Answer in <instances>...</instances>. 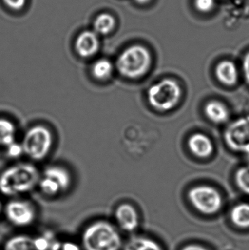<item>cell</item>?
<instances>
[{"instance_id":"83f0119b","label":"cell","mask_w":249,"mask_h":250,"mask_svg":"<svg viewBox=\"0 0 249 250\" xmlns=\"http://www.w3.org/2000/svg\"><path fill=\"white\" fill-rule=\"evenodd\" d=\"M139 4H146V3L149 2L151 0H135Z\"/></svg>"},{"instance_id":"e0dca14e","label":"cell","mask_w":249,"mask_h":250,"mask_svg":"<svg viewBox=\"0 0 249 250\" xmlns=\"http://www.w3.org/2000/svg\"><path fill=\"white\" fill-rule=\"evenodd\" d=\"M124 250H163L159 244L156 241L145 237V236H134L130 239Z\"/></svg>"},{"instance_id":"cb8c5ba5","label":"cell","mask_w":249,"mask_h":250,"mask_svg":"<svg viewBox=\"0 0 249 250\" xmlns=\"http://www.w3.org/2000/svg\"><path fill=\"white\" fill-rule=\"evenodd\" d=\"M194 4L199 11L206 13L213 8L215 0H194Z\"/></svg>"},{"instance_id":"3957f363","label":"cell","mask_w":249,"mask_h":250,"mask_svg":"<svg viewBox=\"0 0 249 250\" xmlns=\"http://www.w3.org/2000/svg\"><path fill=\"white\" fill-rule=\"evenodd\" d=\"M152 63V55L147 48L140 45H132L117 59L116 68L124 77L137 79L148 73Z\"/></svg>"},{"instance_id":"7c38bea8","label":"cell","mask_w":249,"mask_h":250,"mask_svg":"<svg viewBox=\"0 0 249 250\" xmlns=\"http://www.w3.org/2000/svg\"><path fill=\"white\" fill-rule=\"evenodd\" d=\"M99 47V39L95 32L84 31L77 37L76 41V52L80 57L87 58L95 55Z\"/></svg>"},{"instance_id":"d4e9b609","label":"cell","mask_w":249,"mask_h":250,"mask_svg":"<svg viewBox=\"0 0 249 250\" xmlns=\"http://www.w3.org/2000/svg\"><path fill=\"white\" fill-rule=\"evenodd\" d=\"M10 8L19 10L24 6L26 0H3Z\"/></svg>"},{"instance_id":"ffe728a7","label":"cell","mask_w":249,"mask_h":250,"mask_svg":"<svg viewBox=\"0 0 249 250\" xmlns=\"http://www.w3.org/2000/svg\"><path fill=\"white\" fill-rule=\"evenodd\" d=\"M115 25V19L111 15L108 13H102L95 19L94 27L96 33L107 35L114 29Z\"/></svg>"},{"instance_id":"ac0fdd59","label":"cell","mask_w":249,"mask_h":250,"mask_svg":"<svg viewBox=\"0 0 249 250\" xmlns=\"http://www.w3.org/2000/svg\"><path fill=\"white\" fill-rule=\"evenodd\" d=\"M16 129L10 120L0 119V146H8L16 141Z\"/></svg>"},{"instance_id":"4fadbf2b","label":"cell","mask_w":249,"mask_h":250,"mask_svg":"<svg viewBox=\"0 0 249 250\" xmlns=\"http://www.w3.org/2000/svg\"><path fill=\"white\" fill-rule=\"evenodd\" d=\"M190 151L199 158H207L213 154V144L211 140L203 133H194L188 140Z\"/></svg>"},{"instance_id":"5bb4252c","label":"cell","mask_w":249,"mask_h":250,"mask_svg":"<svg viewBox=\"0 0 249 250\" xmlns=\"http://www.w3.org/2000/svg\"><path fill=\"white\" fill-rule=\"evenodd\" d=\"M216 76L225 86H235L238 81V70L235 63L229 60L221 62L216 66Z\"/></svg>"},{"instance_id":"8992f818","label":"cell","mask_w":249,"mask_h":250,"mask_svg":"<svg viewBox=\"0 0 249 250\" xmlns=\"http://www.w3.org/2000/svg\"><path fill=\"white\" fill-rule=\"evenodd\" d=\"M189 201L192 207L205 215H213L222 209L223 199L220 192L208 185L192 188L188 192Z\"/></svg>"},{"instance_id":"484cf974","label":"cell","mask_w":249,"mask_h":250,"mask_svg":"<svg viewBox=\"0 0 249 250\" xmlns=\"http://www.w3.org/2000/svg\"><path fill=\"white\" fill-rule=\"evenodd\" d=\"M243 71L244 77L249 85V52L246 54L243 61Z\"/></svg>"},{"instance_id":"52a82bcc","label":"cell","mask_w":249,"mask_h":250,"mask_svg":"<svg viewBox=\"0 0 249 250\" xmlns=\"http://www.w3.org/2000/svg\"><path fill=\"white\" fill-rule=\"evenodd\" d=\"M71 182V176L67 169L61 166H52L44 170L39 186L45 195L54 197L67 190Z\"/></svg>"},{"instance_id":"603a6c76","label":"cell","mask_w":249,"mask_h":250,"mask_svg":"<svg viewBox=\"0 0 249 250\" xmlns=\"http://www.w3.org/2000/svg\"><path fill=\"white\" fill-rule=\"evenodd\" d=\"M7 154L11 158H19L22 154H24L23 146L20 143L13 142L7 146Z\"/></svg>"},{"instance_id":"9a60e30c","label":"cell","mask_w":249,"mask_h":250,"mask_svg":"<svg viewBox=\"0 0 249 250\" xmlns=\"http://www.w3.org/2000/svg\"><path fill=\"white\" fill-rule=\"evenodd\" d=\"M205 114L206 117L216 124H222L226 123L230 117L228 107L219 102L211 101L208 103L205 106Z\"/></svg>"},{"instance_id":"277c9868","label":"cell","mask_w":249,"mask_h":250,"mask_svg":"<svg viewBox=\"0 0 249 250\" xmlns=\"http://www.w3.org/2000/svg\"><path fill=\"white\" fill-rule=\"evenodd\" d=\"M179 83L172 79H165L152 85L147 92V100L152 108L159 111L173 109L181 98Z\"/></svg>"},{"instance_id":"2e32d148","label":"cell","mask_w":249,"mask_h":250,"mask_svg":"<svg viewBox=\"0 0 249 250\" xmlns=\"http://www.w3.org/2000/svg\"><path fill=\"white\" fill-rule=\"evenodd\" d=\"M232 223L241 229L249 228V204L242 203L235 206L231 210Z\"/></svg>"},{"instance_id":"30bf717a","label":"cell","mask_w":249,"mask_h":250,"mask_svg":"<svg viewBox=\"0 0 249 250\" xmlns=\"http://www.w3.org/2000/svg\"><path fill=\"white\" fill-rule=\"evenodd\" d=\"M54 241L49 233L38 236L16 235L6 241L4 250H50Z\"/></svg>"},{"instance_id":"d6986e66","label":"cell","mask_w":249,"mask_h":250,"mask_svg":"<svg viewBox=\"0 0 249 250\" xmlns=\"http://www.w3.org/2000/svg\"><path fill=\"white\" fill-rule=\"evenodd\" d=\"M114 65L111 61L106 59H100L94 63L92 67V73L96 80H108L113 74Z\"/></svg>"},{"instance_id":"4316f807","label":"cell","mask_w":249,"mask_h":250,"mask_svg":"<svg viewBox=\"0 0 249 250\" xmlns=\"http://www.w3.org/2000/svg\"><path fill=\"white\" fill-rule=\"evenodd\" d=\"M181 250H209L207 248L198 245H189L184 247Z\"/></svg>"},{"instance_id":"9c48e42d","label":"cell","mask_w":249,"mask_h":250,"mask_svg":"<svg viewBox=\"0 0 249 250\" xmlns=\"http://www.w3.org/2000/svg\"><path fill=\"white\" fill-rule=\"evenodd\" d=\"M7 220L18 228H26L33 224L36 219V209L33 204L23 200H13L4 208Z\"/></svg>"},{"instance_id":"8fae6325","label":"cell","mask_w":249,"mask_h":250,"mask_svg":"<svg viewBox=\"0 0 249 250\" xmlns=\"http://www.w3.org/2000/svg\"><path fill=\"white\" fill-rule=\"evenodd\" d=\"M115 217L118 226L124 231L131 233L139 227L140 219L138 214L130 204L120 205L115 210Z\"/></svg>"},{"instance_id":"7402d4cb","label":"cell","mask_w":249,"mask_h":250,"mask_svg":"<svg viewBox=\"0 0 249 250\" xmlns=\"http://www.w3.org/2000/svg\"><path fill=\"white\" fill-rule=\"evenodd\" d=\"M50 250H82L81 246L73 241L55 240Z\"/></svg>"},{"instance_id":"ba28073f","label":"cell","mask_w":249,"mask_h":250,"mask_svg":"<svg viewBox=\"0 0 249 250\" xmlns=\"http://www.w3.org/2000/svg\"><path fill=\"white\" fill-rule=\"evenodd\" d=\"M224 136L230 149L249 154V116L237 119L228 125Z\"/></svg>"},{"instance_id":"f1b7e54d","label":"cell","mask_w":249,"mask_h":250,"mask_svg":"<svg viewBox=\"0 0 249 250\" xmlns=\"http://www.w3.org/2000/svg\"><path fill=\"white\" fill-rule=\"evenodd\" d=\"M1 209H2V207H1V201H0V215H1Z\"/></svg>"},{"instance_id":"5b68a950","label":"cell","mask_w":249,"mask_h":250,"mask_svg":"<svg viewBox=\"0 0 249 250\" xmlns=\"http://www.w3.org/2000/svg\"><path fill=\"white\" fill-rule=\"evenodd\" d=\"M21 144L28 157L34 160H42L52 148V133L46 126L36 125L26 131Z\"/></svg>"},{"instance_id":"44dd1931","label":"cell","mask_w":249,"mask_h":250,"mask_svg":"<svg viewBox=\"0 0 249 250\" xmlns=\"http://www.w3.org/2000/svg\"><path fill=\"white\" fill-rule=\"evenodd\" d=\"M235 181L241 191L249 195V164L237 170Z\"/></svg>"},{"instance_id":"6da1fadb","label":"cell","mask_w":249,"mask_h":250,"mask_svg":"<svg viewBox=\"0 0 249 250\" xmlns=\"http://www.w3.org/2000/svg\"><path fill=\"white\" fill-rule=\"evenodd\" d=\"M39 171L33 165H14L0 175V192L8 197L27 193L39 185Z\"/></svg>"},{"instance_id":"7a4b0ae2","label":"cell","mask_w":249,"mask_h":250,"mask_svg":"<svg viewBox=\"0 0 249 250\" xmlns=\"http://www.w3.org/2000/svg\"><path fill=\"white\" fill-rule=\"evenodd\" d=\"M122 247L121 234L114 225L98 220L86 226L81 235L83 250H120Z\"/></svg>"}]
</instances>
